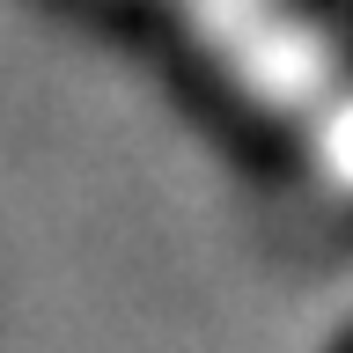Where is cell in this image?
Masks as SVG:
<instances>
[{
    "instance_id": "6da1fadb",
    "label": "cell",
    "mask_w": 353,
    "mask_h": 353,
    "mask_svg": "<svg viewBox=\"0 0 353 353\" xmlns=\"http://www.w3.org/2000/svg\"><path fill=\"white\" fill-rule=\"evenodd\" d=\"M199 52L228 74L258 110H272L280 125L309 132L353 96V74L339 59V44L294 8V0H162Z\"/></svg>"
},
{
    "instance_id": "7a4b0ae2",
    "label": "cell",
    "mask_w": 353,
    "mask_h": 353,
    "mask_svg": "<svg viewBox=\"0 0 353 353\" xmlns=\"http://www.w3.org/2000/svg\"><path fill=\"white\" fill-rule=\"evenodd\" d=\"M309 154H316V170H324L339 192H353V96L309 132Z\"/></svg>"
}]
</instances>
